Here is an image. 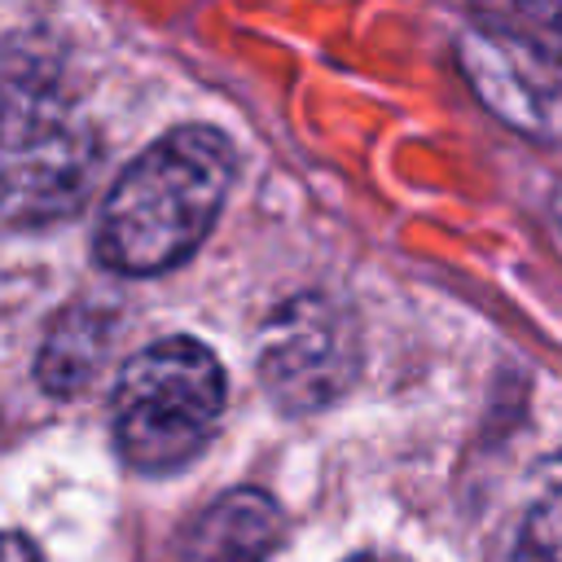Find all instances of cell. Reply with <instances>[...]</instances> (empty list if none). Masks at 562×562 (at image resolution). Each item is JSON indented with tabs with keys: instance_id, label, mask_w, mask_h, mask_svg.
I'll return each mask as SVG.
<instances>
[{
	"instance_id": "cell-2",
	"label": "cell",
	"mask_w": 562,
	"mask_h": 562,
	"mask_svg": "<svg viewBox=\"0 0 562 562\" xmlns=\"http://www.w3.org/2000/svg\"><path fill=\"white\" fill-rule=\"evenodd\" d=\"M224 364L198 338H158L136 351L114 382L110 422L119 457L140 474H171L189 465L224 413Z\"/></svg>"
},
{
	"instance_id": "cell-7",
	"label": "cell",
	"mask_w": 562,
	"mask_h": 562,
	"mask_svg": "<svg viewBox=\"0 0 562 562\" xmlns=\"http://www.w3.org/2000/svg\"><path fill=\"white\" fill-rule=\"evenodd\" d=\"M110 342V316L101 307L75 303L61 307L35 351V378L48 395H75L88 386V378L101 364V351Z\"/></svg>"
},
{
	"instance_id": "cell-8",
	"label": "cell",
	"mask_w": 562,
	"mask_h": 562,
	"mask_svg": "<svg viewBox=\"0 0 562 562\" xmlns=\"http://www.w3.org/2000/svg\"><path fill=\"white\" fill-rule=\"evenodd\" d=\"M492 562H562V457H549L531 470L514 514L505 518Z\"/></svg>"
},
{
	"instance_id": "cell-3",
	"label": "cell",
	"mask_w": 562,
	"mask_h": 562,
	"mask_svg": "<svg viewBox=\"0 0 562 562\" xmlns=\"http://www.w3.org/2000/svg\"><path fill=\"white\" fill-rule=\"evenodd\" d=\"M97 171V140L35 57L4 53V215L13 228H40L70 215Z\"/></svg>"
},
{
	"instance_id": "cell-5",
	"label": "cell",
	"mask_w": 562,
	"mask_h": 562,
	"mask_svg": "<svg viewBox=\"0 0 562 562\" xmlns=\"http://www.w3.org/2000/svg\"><path fill=\"white\" fill-rule=\"evenodd\" d=\"M360 373L356 316L329 294H294L272 307L259 329V378L281 413H316L334 404Z\"/></svg>"
},
{
	"instance_id": "cell-6",
	"label": "cell",
	"mask_w": 562,
	"mask_h": 562,
	"mask_svg": "<svg viewBox=\"0 0 562 562\" xmlns=\"http://www.w3.org/2000/svg\"><path fill=\"white\" fill-rule=\"evenodd\" d=\"M281 540V509L259 487H228L184 531L180 562H268Z\"/></svg>"
},
{
	"instance_id": "cell-1",
	"label": "cell",
	"mask_w": 562,
	"mask_h": 562,
	"mask_svg": "<svg viewBox=\"0 0 562 562\" xmlns=\"http://www.w3.org/2000/svg\"><path fill=\"white\" fill-rule=\"evenodd\" d=\"M233 171V145L206 123H184L158 136L105 193L97 259L123 277H154L184 263L215 228Z\"/></svg>"
},
{
	"instance_id": "cell-9",
	"label": "cell",
	"mask_w": 562,
	"mask_h": 562,
	"mask_svg": "<svg viewBox=\"0 0 562 562\" xmlns=\"http://www.w3.org/2000/svg\"><path fill=\"white\" fill-rule=\"evenodd\" d=\"M4 562H44V558H40V549L22 531H9L4 536Z\"/></svg>"
},
{
	"instance_id": "cell-4",
	"label": "cell",
	"mask_w": 562,
	"mask_h": 562,
	"mask_svg": "<svg viewBox=\"0 0 562 562\" xmlns=\"http://www.w3.org/2000/svg\"><path fill=\"white\" fill-rule=\"evenodd\" d=\"M457 66L514 132L562 145V4H492L465 18Z\"/></svg>"
},
{
	"instance_id": "cell-10",
	"label": "cell",
	"mask_w": 562,
	"mask_h": 562,
	"mask_svg": "<svg viewBox=\"0 0 562 562\" xmlns=\"http://www.w3.org/2000/svg\"><path fill=\"white\" fill-rule=\"evenodd\" d=\"M347 562H408V558H395V553H356Z\"/></svg>"
},
{
	"instance_id": "cell-11",
	"label": "cell",
	"mask_w": 562,
	"mask_h": 562,
	"mask_svg": "<svg viewBox=\"0 0 562 562\" xmlns=\"http://www.w3.org/2000/svg\"><path fill=\"white\" fill-rule=\"evenodd\" d=\"M553 211H558V224H562V189H558V198H553Z\"/></svg>"
}]
</instances>
